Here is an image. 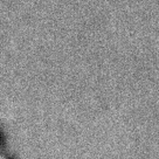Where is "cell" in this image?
<instances>
[{"label": "cell", "instance_id": "obj_1", "mask_svg": "<svg viewBox=\"0 0 159 159\" xmlns=\"http://www.w3.org/2000/svg\"><path fill=\"white\" fill-rule=\"evenodd\" d=\"M2 145H4V142H2L1 134H0V153H1V150H2Z\"/></svg>", "mask_w": 159, "mask_h": 159}, {"label": "cell", "instance_id": "obj_2", "mask_svg": "<svg viewBox=\"0 0 159 159\" xmlns=\"http://www.w3.org/2000/svg\"><path fill=\"white\" fill-rule=\"evenodd\" d=\"M0 159H10L8 157H6V156H2V154L0 153Z\"/></svg>", "mask_w": 159, "mask_h": 159}]
</instances>
